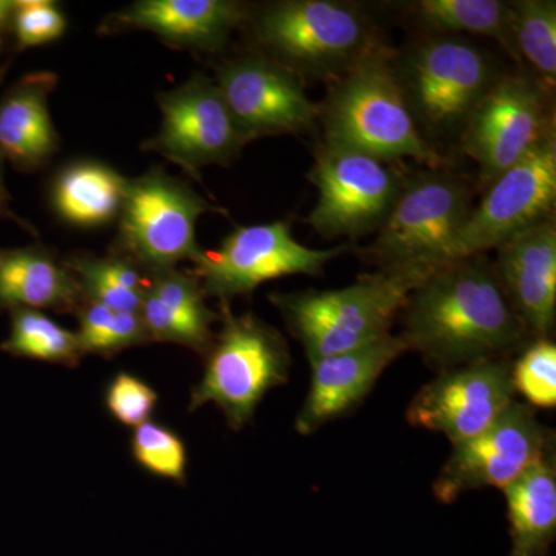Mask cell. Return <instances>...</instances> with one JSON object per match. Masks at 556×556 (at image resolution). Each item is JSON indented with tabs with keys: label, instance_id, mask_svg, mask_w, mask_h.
Returning a JSON list of instances; mask_svg holds the SVG:
<instances>
[{
	"label": "cell",
	"instance_id": "cell-16",
	"mask_svg": "<svg viewBox=\"0 0 556 556\" xmlns=\"http://www.w3.org/2000/svg\"><path fill=\"white\" fill-rule=\"evenodd\" d=\"M485 54L466 40L438 38L422 43L408 65L409 109L428 126L452 129L466 124L492 86Z\"/></svg>",
	"mask_w": 556,
	"mask_h": 556
},
{
	"label": "cell",
	"instance_id": "cell-11",
	"mask_svg": "<svg viewBox=\"0 0 556 556\" xmlns=\"http://www.w3.org/2000/svg\"><path fill=\"white\" fill-rule=\"evenodd\" d=\"M556 201V141L547 135L535 149L490 182L484 199L457 233L453 262L484 254L551 218Z\"/></svg>",
	"mask_w": 556,
	"mask_h": 556
},
{
	"label": "cell",
	"instance_id": "cell-33",
	"mask_svg": "<svg viewBox=\"0 0 556 556\" xmlns=\"http://www.w3.org/2000/svg\"><path fill=\"white\" fill-rule=\"evenodd\" d=\"M14 13H16V0H0V46L13 33Z\"/></svg>",
	"mask_w": 556,
	"mask_h": 556
},
{
	"label": "cell",
	"instance_id": "cell-17",
	"mask_svg": "<svg viewBox=\"0 0 556 556\" xmlns=\"http://www.w3.org/2000/svg\"><path fill=\"white\" fill-rule=\"evenodd\" d=\"M407 351L402 336L388 334L356 350L311 361L309 390L295 417V430L308 437L353 412L386 369Z\"/></svg>",
	"mask_w": 556,
	"mask_h": 556
},
{
	"label": "cell",
	"instance_id": "cell-18",
	"mask_svg": "<svg viewBox=\"0 0 556 556\" xmlns=\"http://www.w3.org/2000/svg\"><path fill=\"white\" fill-rule=\"evenodd\" d=\"M496 274L529 338H551L556 317V228L538 223L496 248Z\"/></svg>",
	"mask_w": 556,
	"mask_h": 556
},
{
	"label": "cell",
	"instance_id": "cell-12",
	"mask_svg": "<svg viewBox=\"0 0 556 556\" xmlns=\"http://www.w3.org/2000/svg\"><path fill=\"white\" fill-rule=\"evenodd\" d=\"M161 126L142 149L160 153L186 174L200 178L207 166H226L244 146L217 83L195 73L159 94Z\"/></svg>",
	"mask_w": 556,
	"mask_h": 556
},
{
	"label": "cell",
	"instance_id": "cell-34",
	"mask_svg": "<svg viewBox=\"0 0 556 556\" xmlns=\"http://www.w3.org/2000/svg\"><path fill=\"white\" fill-rule=\"evenodd\" d=\"M0 218H11L14 219V222L21 223V225H24V223L13 214V211H11L10 207V193L9 190H7L5 178H3L2 153H0Z\"/></svg>",
	"mask_w": 556,
	"mask_h": 556
},
{
	"label": "cell",
	"instance_id": "cell-15",
	"mask_svg": "<svg viewBox=\"0 0 556 556\" xmlns=\"http://www.w3.org/2000/svg\"><path fill=\"white\" fill-rule=\"evenodd\" d=\"M515 394L510 362H475L441 371L420 388L407 419L413 427L444 434L452 445L463 444L495 422Z\"/></svg>",
	"mask_w": 556,
	"mask_h": 556
},
{
	"label": "cell",
	"instance_id": "cell-26",
	"mask_svg": "<svg viewBox=\"0 0 556 556\" xmlns=\"http://www.w3.org/2000/svg\"><path fill=\"white\" fill-rule=\"evenodd\" d=\"M0 348L13 356L65 367H76L84 356L76 331L35 309L11 311L10 334Z\"/></svg>",
	"mask_w": 556,
	"mask_h": 556
},
{
	"label": "cell",
	"instance_id": "cell-19",
	"mask_svg": "<svg viewBox=\"0 0 556 556\" xmlns=\"http://www.w3.org/2000/svg\"><path fill=\"white\" fill-rule=\"evenodd\" d=\"M247 20L232 0H138L104 22V31H148L175 49L218 51Z\"/></svg>",
	"mask_w": 556,
	"mask_h": 556
},
{
	"label": "cell",
	"instance_id": "cell-29",
	"mask_svg": "<svg viewBox=\"0 0 556 556\" xmlns=\"http://www.w3.org/2000/svg\"><path fill=\"white\" fill-rule=\"evenodd\" d=\"M135 463L160 479L185 484L188 479V448L170 427L149 420L137 428L130 438Z\"/></svg>",
	"mask_w": 556,
	"mask_h": 556
},
{
	"label": "cell",
	"instance_id": "cell-13",
	"mask_svg": "<svg viewBox=\"0 0 556 556\" xmlns=\"http://www.w3.org/2000/svg\"><path fill=\"white\" fill-rule=\"evenodd\" d=\"M464 126L463 149L489 185L554 131L546 94L525 76L493 80Z\"/></svg>",
	"mask_w": 556,
	"mask_h": 556
},
{
	"label": "cell",
	"instance_id": "cell-21",
	"mask_svg": "<svg viewBox=\"0 0 556 556\" xmlns=\"http://www.w3.org/2000/svg\"><path fill=\"white\" fill-rule=\"evenodd\" d=\"M83 303L78 278L46 249H0L2 308L76 313Z\"/></svg>",
	"mask_w": 556,
	"mask_h": 556
},
{
	"label": "cell",
	"instance_id": "cell-7",
	"mask_svg": "<svg viewBox=\"0 0 556 556\" xmlns=\"http://www.w3.org/2000/svg\"><path fill=\"white\" fill-rule=\"evenodd\" d=\"M470 211V192L460 179L427 172L401 189L368 254L382 269L441 268L453 262Z\"/></svg>",
	"mask_w": 556,
	"mask_h": 556
},
{
	"label": "cell",
	"instance_id": "cell-14",
	"mask_svg": "<svg viewBox=\"0 0 556 556\" xmlns=\"http://www.w3.org/2000/svg\"><path fill=\"white\" fill-rule=\"evenodd\" d=\"M215 83L244 144L274 135L305 134L318 118V108L306 97L299 76L263 54L225 62Z\"/></svg>",
	"mask_w": 556,
	"mask_h": 556
},
{
	"label": "cell",
	"instance_id": "cell-31",
	"mask_svg": "<svg viewBox=\"0 0 556 556\" xmlns=\"http://www.w3.org/2000/svg\"><path fill=\"white\" fill-rule=\"evenodd\" d=\"M159 393L144 379L121 371L105 388V408L124 427L137 428L152 420Z\"/></svg>",
	"mask_w": 556,
	"mask_h": 556
},
{
	"label": "cell",
	"instance_id": "cell-25",
	"mask_svg": "<svg viewBox=\"0 0 556 556\" xmlns=\"http://www.w3.org/2000/svg\"><path fill=\"white\" fill-rule=\"evenodd\" d=\"M417 14L439 31H466L495 39L515 58L511 39V3L500 0H422Z\"/></svg>",
	"mask_w": 556,
	"mask_h": 556
},
{
	"label": "cell",
	"instance_id": "cell-28",
	"mask_svg": "<svg viewBox=\"0 0 556 556\" xmlns=\"http://www.w3.org/2000/svg\"><path fill=\"white\" fill-rule=\"evenodd\" d=\"M76 314L79 321L76 334L84 356H113L127 348L150 342L138 313H123L84 300Z\"/></svg>",
	"mask_w": 556,
	"mask_h": 556
},
{
	"label": "cell",
	"instance_id": "cell-24",
	"mask_svg": "<svg viewBox=\"0 0 556 556\" xmlns=\"http://www.w3.org/2000/svg\"><path fill=\"white\" fill-rule=\"evenodd\" d=\"M65 265L78 278L87 302L123 313H139L149 277L137 263L119 254H76Z\"/></svg>",
	"mask_w": 556,
	"mask_h": 556
},
{
	"label": "cell",
	"instance_id": "cell-1",
	"mask_svg": "<svg viewBox=\"0 0 556 556\" xmlns=\"http://www.w3.org/2000/svg\"><path fill=\"white\" fill-rule=\"evenodd\" d=\"M402 339L441 371L503 358L529 334L481 255L434 269L409 294Z\"/></svg>",
	"mask_w": 556,
	"mask_h": 556
},
{
	"label": "cell",
	"instance_id": "cell-22",
	"mask_svg": "<svg viewBox=\"0 0 556 556\" xmlns=\"http://www.w3.org/2000/svg\"><path fill=\"white\" fill-rule=\"evenodd\" d=\"M510 522L507 556H547L556 538V460L552 447L503 489Z\"/></svg>",
	"mask_w": 556,
	"mask_h": 556
},
{
	"label": "cell",
	"instance_id": "cell-3",
	"mask_svg": "<svg viewBox=\"0 0 556 556\" xmlns=\"http://www.w3.org/2000/svg\"><path fill=\"white\" fill-rule=\"evenodd\" d=\"M433 270L382 269L358 277L346 288L274 294L270 302L283 314L311 362L356 350L391 334L409 294Z\"/></svg>",
	"mask_w": 556,
	"mask_h": 556
},
{
	"label": "cell",
	"instance_id": "cell-10",
	"mask_svg": "<svg viewBox=\"0 0 556 556\" xmlns=\"http://www.w3.org/2000/svg\"><path fill=\"white\" fill-rule=\"evenodd\" d=\"M552 447L554 438L538 420L536 409L514 401L477 437L453 445L434 481V496L439 503L453 504L473 490L506 489Z\"/></svg>",
	"mask_w": 556,
	"mask_h": 556
},
{
	"label": "cell",
	"instance_id": "cell-27",
	"mask_svg": "<svg viewBox=\"0 0 556 556\" xmlns=\"http://www.w3.org/2000/svg\"><path fill=\"white\" fill-rule=\"evenodd\" d=\"M515 54L525 58L548 86L556 78V3L522 0L511 3Z\"/></svg>",
	"mask_w": 556,
	"mask_h": 556
},
{
	"label": "cell",
	"instance_id": "cell-8",
	"mask_svg": "<svg viewBox=\"0 0 556 556\" xmlns=\"http://www.w3.org/2000/svg\"><path fill=\"white\" fill-rule=\"evenodd\" d=\"M345 247L313 249L299 243L288 223L239 226L218 249L201 252L192 274L206 298L222 303L254 292L260 285L287 276H320Z\"/></svg>",
	"mask_w": 556,
	"mask_h": 556
},
{
	"label": "cell",
	"instance_id": "cell-35",
	"mask_svg": "<svg viewBox=\"0 0 556 556\" xmlns=\"http://www.w3.org/2000/svg\"><path fill=\"white\" fill-rule=\"evenodd\" d=\"M0 49H2V46H0Z\"/></svg>",
	"mask_w": 556,
	"mask_h": 556
},
{
	"label": "cell",
	"instance_id": "cell-23",
	"mask_svg": "<svg viewBox=\"0 0 556 556\" xmlns=\"http://www.w3.org/2000/svg\"><path fill=\"white\" fill-rule=\"evenodd\" d=\"M127 182L119 172L98 161H75L51 185L58 217L78 228H98L119 217Z\"/></svg>",
	"mask_w": 556,
	"mask_h": 556
},
{
	"label": "cell",
	"instance_id": "cell-6",
	"mask_svg": "<svg viewBox=\"0 0 556 556\" xmlns=\"http://www.w3.org/2000/svg\"><path fill=\"white\" fill-rule=\"evenodd\" d=\"M207 212H219L188 182L153 167L127 182L119 212L116 254L137 263L146 273L195 263L203 249L197 223Z\"/></svg>",
	"mask_w": 556,
	"mask_h": 556
},
{
	"label": "cell",
	"instance_id": "cell-4",
	"mask_svg": "<svg viewBox=\"0 0 556 556\" xmlns=\"http://www.w3.org/2000/svg\"><path fill=\"white\" fill-rule=\"evenodd\" d=\"M291 364L287 340L276 328L252 314L236 316L222 303V329L190 393L189 412L215 405L232 430H241L266 394L288 382Z\"/></svg>",
	"mask_w": 556,
	"mask_h": 556
},
{
	"label": "cell",
	"instance_id": "cell-30",
	"mask_svg": "<svg viewBox=\"0 0 556 556\" xmlns=\"http://www.w3.org/2000/svg\"><path fill=\"white\" fill-rule=\"evenodd\" d=\"M515 393L532 408L556 407V345L551 339L533 340L511 364Z\"/></svg>",
	"mask_w": 556,
	"mask_h": 556
},
{
	"label": "cell",
	"instance_id": "cell-5",
	"mask_svg": "<svg viewBox=\"0 0 556 556\" xmlns=\"http://www.w3.org/2000/svg\"><path fill=\"white\" fill-rule=\"evenodd\" d=\"M255 35L295 75L342 76L376 49L367 21L332 0H287L265 9Z\"/></svg>",
	"mask_w": 556,
	"mask_h": 556
},
{
	"label": "cell",
	"instance_id": "cell-9",
	"mask_svg": "<svg viewBox=\"0 0 556 556\" xmlns=\"http://www.w3.org/2000/svg\"><path fill=\"white\" fill-rule=\"evenodd\" d=\"M309 178L318 199L306 223L325 239L379 230L402 189L387 161L329 141L318 146Z\"/></svg>",
	"mask_w": 556,
	"mask_h": 556
},
{
	"label": "cell",
	"instance_id": "cell-20",
	"mask_svg": "<svg viewBox=\"0 0 556 556\" xmlns=\"http://www.w3.org/2000/svg\"><path fill=\"white\" fill-rule=\"evenodd\" d=\"M56 83L51 72L28 73L0 98V153L16 169L38 170L60 149L49 108Z\"/></svg>",
	"mask_w": 556,
	"mask_h": 556
},
{
	"label": "cell",
	"instance_id": "cell-2",
	"mask_svg": "<svg viewBox=\"0 0 556 556\" xmlns=\"http://www.w3.org/2000/svg\"><path fill=\"white\" fill-rule=\"evenodd\" d=\"M325 141L387 161L413 159L430 167L441 156L417 129L404 87L378 47L334 84L318 108Z\"/></svg>",
	"mask_w": 556,
	"mask_h": 556
},
{
	"label": "cell",
	"instance_id": "cell-32",
	"mask_svg": "<svg viewBox=\"0 0 556 556\" xmlns=\"http://www.w3.org/2000/svg\"><path fill=\"white\" fill-rule=\"evenodd\" d=\"M67 17L50 0H16L13 33L21 50L47 46L64 36Z\"/></svg>",
	"mask_w": 556,
	"mask_h": 556
}]
</instances>
